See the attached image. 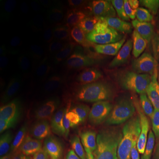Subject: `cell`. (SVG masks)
Instances as JSON below:
<instances>
[{
  "label": "cell",
  "mask_w": 159,
  "mask_h": 159,
  "mask_svg": "<svg viewBox=\"0 0 159 159\" xmlns=\"http://www.w3.org/2000/svg\"><path fill=\"white\" fill-rule=\"evenodd\" d=\"M154 159H159V148L157 149V151L155 152L154 155Z\"/></svg>",
  "instance_id": "7402d4cb"
},
{
  "label": "cell",
  "mask_w": 159,
  "mask_h": 159,
  "mask_svg": "<svg viewBox=\"0 0 159 159\" xmlns=\"http://www.w3.org/2000/svg\"><path fill=\"white\" fill-rule=\"evenodd\" d=\"M36 127L40 137L47 143L57 142L60 136V120L51 110H43L37 115Z\"/></svg>",
  "instance_id": "ba28073f"
},
{
  "label": "cell",
  "mask_w": 159,
  "mask_h": 159,
  "mask_svg": "<svg viewBox=\"0 0 159 159\" xmlns=\"http://www.w3.org/2000/svg\"><path fill=\"white\" fill-rule=\"evenodd\" d=\"M21 159H42V155L37 148H32L28 153H26Z\"/></svg>",
  "instance_id": "44dd1931"
},
{
  "label": "cell",
  "mask_w": 159,
  "mask_h": 159,
  "mask_svg": "<svg viewBox=\"0 0 159 159\" xmlns=\"http://www.w3.org/2000/svg\"><path fill=\"white\" fill-rule=\"evenodd\" d=\"M127 34V24L122 15L110 12L97 20L95 37L102 45H115L125 39Z\"/></svg>",
  "instance_id": "277c9868"
},
{
  "label": "cell",
  "mask_w": 159,
  "mask_h": 159,
  "mask_svg": "<svg viewBox=\"0 0 159 159\" xmlns=\"http://www.w3.org/2000/svg\"><path fill=\"white\" fill-rule=\"evenodd\" d=\"M149 90V87L145 84L133 86L125 97L111 109L109 123L116 126L137 115L143 107Z\"/></svg>",
  "instance_id": "7a4b0ae2"
},
{
  "label": "cell",
  "mask_w": 159,
  "mask_h": 159,
  "mask_svg": "<svg viewBox=\"0 0 159 159\" xmlns=\"http://www.w3.org/2000/svg\"><path fill=\"white\" fill-rule=\"evenodd\" d=\"M133 86L117 80L105 82L97 93V101L102 106H114L129 92Z\"/></svg>",
  "instance_id": "30bf717a"
},
{
  "label": "cell",
  "mask_w": 159,
  "mask_h": 159,
  "mask_svg": "<svg viewBox=\"0 0 159 159\" xmlns=\"http://www.w3.org/2000/svg\"><path fill=\"white\" fill-rule=\"evenodd\" d=\"M156 52H157V53L159 55V46L157 48V49H156Z\"/></svg>",
  "instance_id": "603a6c76"
},
{
  "label": "cell",
  "mask_w": 159,
  "mask_h": 159,
  "mask_svg": "<svg viewBox=\"0 0 159 159\" xmlns=\"http://www.w3.org/2000/svg\"><path fill=\"white\" fill-rule=\"evenodd\" d=\"M13 99L11 93L8 90H4L0 96V110L1 111H11L13 105Z\"/></svg>",
  "instance_id": "d6986e66"
},
{
  "label": "cell",
  "mask_w": 159,
  "mask_h": 159,
  "mask_svg": "<svg viewBox=\"0 0 159 159\" xmlns=\"http://www.w3.org/2000/svg\"><path fill=\"white\" fill-rule=\"evenodd\" d=\"M136 3L138 10L143 13H159V0H138Z\"/></svg>",
  "instance_id": "2e32d148"
},
{
  "label": "cell",
  "mask_w": 159,
  "mask_h": 159,
  "mask_svg": "<svg viewBox=\"0 0 159 159\" xmlns=\"http://www.w3.org/2000/svg\"><path fill=\"white\" fill-rule=\"evenodd\" d=\"M159 46V20L152 18L138 20L132 31L130 51L139 57L156 51Z\"/></svg>",
  "instance_id": "3957f363"
},
{
  "label": "cell",
  "mask_w": 159,
  "mask_h": 159,
  "mask_svg": "<svg viewBox=\"0 0 159 159\" xmlns=\"http://www.w3.org/2000/svg\"><path fill=\"white\" fill-rule=\"evenodd\" d=\"M96 159H124V157L117 151H107L99 155Z\"/></svg>",
  "instance_id": "ffe728a7"
},
{
  "label": "cell",
  "mask_w": 159,
  "mask_h": 159,
  "mask_svg": "<svg viewBox=\"0 0 159 159\" xmlns=\"http://www.w3.org/2000/svg\"><path fill=\"white\" fill-rule=\"evenodd\" d=\"M132 127L140 136H159V101H154L142 109L133 120Z\"/></svg>",
  "instance_id": "52a82bcc"
},
{
  "label": "cell",
  "mask_w": 159,
  "mask_h": 159,
  "mask_svg": "<svg viewBox=\"0 0 159 159\" xmlns=\"http://www.w3.org/2000/svg\"><path fill=\"white\" fill-rule=\"evenodd\" d=\"M108 76L120 82H132L140 76V57L130 50L115 51L106 57Z\"/></svg>",
  "instance_id": "6da1fadb"
},
{
  "label": "cell",
  "mask_w": 159,
  "mask_h": 159,
  "mask_svg": "<svg viewBox=\"0 0 159 159\" xmlns=\"http://www.w3.org/2000/svg\"><path fill=\"white\" fill-rule=\"evenodd\" d=\"M61 108L72 118H80L89 106L86 97L74 89H64L59 93Z\"/></svg>",
  "instance_id": "9c48e42d"
},
{
  "label": "cell",
  "mask_w": 159,
  "mask_h": 159,
  "mask_svg": "<svg viewBox=\"0 0 159 159\" xmlns=\"http://www.w3.org/2000/svg\"><path fill=\"white\" fill-rule=\"evenodd\" d=\"M42 78L39 74L34 72L27 74L20 83V89L22 94L30 96L38 92L42 87Z\"/></svg>",
  "instance_id": "5bb4252c"
},
{
  "label": "cell",
  "mask_w": 159,
  "mask_h": 159,
  "mask_svg": "<svg viewBox=\"0 0 159 159\" xmlns=\"http://www.w3.org/2000/svg\"><path fill=\"white\" fill-rule=\"evenodd\" d=\"M33 9L31 0H14L9 6L4 21V32L12 38L18 37L28 22Z\"/></svg>",
  "instance_id": "8992f818"
},
{
  "label": "cell",
  "mask_w": 159,
  "mask_h": 159,
  "mask_svg": "<svg viewBox=\"0 0 159 159\" xmlns=\"http://www.w3.org/2000/svg\"><path fill=\"white\" fill-rule=\"evenodd\" d=\"M17 126V117L11 111H1L0 114V138L6 140L11 136Z\"/></svg>",
  "instance_id": "4fadbf2b"
},
{
  "label": "cell",
  "mask_w": 159,
  "mask_h": 159,
  "mask_svg": "<svg viewBox=\"0 0 159 159\" xmlns=\"http://www.w3.org/2000/svg\"><path fill=\"white\" fill-rule=\"evenodd\" d=\"M41 17L46 26L52 27L57 22V16L54 8L51 5H46L41 11Z\"/></svg>",
  "instance_id": "e0dca14e"
},
{
  "label": "cell",
  "mask_w": 159,
  "mask_h": 159,
  "mask_svg": "<svg viewBox=\"0 0 159 159\" xmlns=\"http://www.w3.org/2000/svg\"><path fill=\"white\" fill-rule=\"evenodd\" d=\"M141 71L150 83L159 89V55L156 51L142 57Z\"/></svg>",
  "instance_id": "7c38bea8"
},
{
  "label": "cell",
  "mask_w": 159,
  "mask_h": 159,
  "mask_svg": "<svg viewBox=\"0 0 159 159\" xmlns=\"http://www.w3.org/2000/svg\"><path fill=\"white\" fill-rule=\"evenodd\" d=\"M80 6L90 14H97L100 11L102 4L95 0H80Z\"/></svg>",
  "instance_id": "ac0fdd59"
},
{
  "label": "cell",
  "mask_w": 159,
  "mask_h": 159,
  "mask_svg": "<svg viewBox=\"0 0 159 159\" xmlns=\"http://www.w3.org/2000/svg\"><path fill=\"white\" fill-rule=\"evenodd\" d=\"M102 133L97 125L96 116L91 113L79 125L71 140V148L77 155L92 152L100 142Z\"/></svg>",
  "instance_id": "5b68a950"
},
{
  "label": "cell",
  "mask_w": 159,
  "mask_h": 159,
  "mask_svg": "<svg viewBox=\"0 0 159 159\" xmlns=\"http://www.w3.org/2000/svg\"><path fill=\"white\" fill-rule=\"evenodd\" d=\"M62 12L66 20L69 22L76 23L81 20V14L75 4L72 2H66L62 6Z\"/></svg>",
  "instance_id": "9a60e30c"
},
{
  "label": "cell",
  "mask_w": 159,
  "mask_h": 159,
  "mask_svg": "<svg viewBox=\"0 0 159 159\" xmlns=\"http://www.w3.org/2000/svg\"><path fill=\"white\" fill-rule=\"evenodd\" d=\"M87 75L89 81L94 85H103L108 76L106 67V57L99 53L94 54V56L91 57L88 64Z\"/></svg>",
  "instance_id": "8fae6325"
}]
</instances>
